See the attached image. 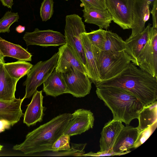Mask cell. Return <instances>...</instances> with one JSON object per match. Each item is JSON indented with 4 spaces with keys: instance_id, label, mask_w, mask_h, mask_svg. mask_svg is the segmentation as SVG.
Here are the masks:
<instances>
[{
    "instance_id": "obj_1",
    "label": "cell",
    "mask_w": 157,
    "mask_h": 157,
    "mask_svg": "<svg viewBox=\"0 0 157 157\" xmlns=\"http://www.w3.org/2000/svg\"><path fill=\"white\" fill-rule=\"evenodd\" d=\"M96 87L114 86L126 90L133 94L144 106L157 100V77L138 68L131 62L120 74L100 82Z\"/></svg>"
},
{
    "instance_id": "obj_2",
    "label": "cell",
    "mask_w": 157,
    "mask_h": 157,
    "mask_svg": "<svg viewBox=\"0 0 157 157\" xmlns=\"http://www.w3.org/2000/svg\"><path fill=\"white\" fill-rule=\"evenodd\" d=\"M71 117L69 113L58 115L28 133L24 141L13 149L26 155L52 151V145L63 134Z\"/></svg>"
},
{
    "instance_id": "obj_3",
    "label": "cell",
    "mask_w": 157,
    "mask_h": 157,
    "mask_svg": "<svg viewBox=\"0 0 157 157\" xmlns=\"http://www.w3.org/2000/svg\"><path fill=\"white\" fill-rule=\"evenodd\" d=\"M96 87L97 96L111 111L113 119L129 125L132 120L138 118L144 106L132 93L116 87Z\"/></svg>"
},
{
    "instance_id": "obj_4",
    "label": "cell",
    "mask_w": 157,
    "mask_h": 157,
    "mask_svg": "<svg viewBox=\"0 0 157 157\" xmlns=\"http://www.w3.org/2000/svg\"><path fill=\"white\" fill-rule=\"evenodd\" d=\"M96 57L100 82L118 75L131 62L130 56L125 51L112 52L102 50L97 53Z\"/></svg>"
},
{
    "instance_id": "obj_5",
    "label": "cell",
    "mask_w": 157,
    "mask_h": 157,
    "mask_svg": "<svg viewBox=\"0 0 157 157\" xmlns=\"http://www.w3.org/2000/svg\"><path fill=\"white\" fill-rule=\"evenodd\" d=\"M58 56V52L55 53L48 59L40 61L33 66L27 75L23 85L25 86L24 99L29 98L37 90L38 87L43 84L55 70Z\"/></svg>"
},
{
    "instance_id": "obj_6",
    "label": "cell",
    "mask_w": 157,
    "mask_h": 157,
    "mask_svg": "<svg viewBox=\"0 0 157 157\" xmlns=\"http://www.w3.org/2000/svg\"><path fill=\"white\" fill-rule=\"evenodd\" d=\"M86 32L85 26L79 15L72 14L66 16L64 36L66 43L75 51L86 68V61L81 35Z\"/></svg>"
},
{
    "instance_id": "obj_7",
    "label": "cell",
    "mask_w": 157,
    "mask_h": 157,
    "mask_svg": "<svg viewBox=\"0 0 157 157\" xmlns=\"http://www.w3.org/2000/svg\"><path fill=\"white\" fill-rule=\"evenodd\" d=\"M112 21L123 29H131L133 21V0H105Z\"/></svg>"
},
{
    "instance_id": "obj_8",
    "label": "cell",
    "mask_w": 157,
    "mask_h": 157,
    "mask_svg": "<svg viewBox=\"0 0 157 157\" xmlns=\"http://www.w3.org/2000/svg\"><path fill=\"white\" fill-rule=\"evenodd\" d=\"M62 73L66 85L65 94L81 98L90 93L92 82L86 74L73 67Z\"/></svg>"
},
{
    "instance_id": "obj_9",
    "label": "cell",
    "mask_w": 157,
    "mask_h": 157,
    "mask_svg": "<svg viewBox=\"0 0 157 157\" xmlns=\"http://www.w3.org/2000/svg\"><path fill=\"white\" fill-rule=\"evenodd\" d=\"M140 68L157 77V28L151 27L149 39L138 59Z\"/></svg>"
},
{
    "instance_id": "obj_10",
    "label": "cell",
    "mask_w": 157,
    "mask_h": 157,
    "mask_svg": "<svg viewBox=\"0 0 157 157\" xmlns=\"http://www.w3.org/2000/svg\"><path fill=\"white\" fill-rule=\"evenodd\" d=\"M23 39L27 46L38 45L43 47L62 46L66 43L64 36L61 33L48 29L36 28L33 32H27Z\"/></svg>"
},
{
    "instance_id": "obj_11",
    "label": "cell",
    "mask_w": 157,
    "mask_h": 157,
    "mask_svg": "<svg viewBox=\"0 0 157 157\" xmlns=\"http://www.w3.org/2000/svg\"><path fill=\"white\" fill-rule=\"evenodd\" d=\"M94 121V114L90 110L78 109L71 114V118L63 134L70 136L80 135L92 128Z\"/></svg>"
},
{
    "instance_id": "obj_12",
    "label": "cell",
    "mask_w": 157,
    "mask_h": 157,
    "mask_svg": "<svg viewBox=\"0 0 157 157\" xmlns=\"http://www.w3.org/2000/svg\"><path fill=\"white\" fill-rule=\"evenodd\" d=\"M58 52V59L55 68L57 72L63 73L73 67L87 75L85 66L69 45L66 43L61 46Z\"/></svg>"
},
{
    "instance_id": "obj_13",
    "label": "cell",
    "mask_w": 157,
    "mask_h": 157,
    "mask_svg": "<svg viewBox=\"0 0 157 157\" xmlns=\"http://www.w3.org/2000/svg\"><path fill=\"white\" fill-rule=\"evenodd\" d=\"M155 0H133V21L130 36L142 32L145 29V23L149 19V6Z\"/></svg>"
},
{
    "instance_id": "obj_14",
    "label": "cell",
    "mask_w": 157,
    "mask_h": 157,
    "mask_svg": "<svg viewBox=\"0 0 157 157\" xmlns=\"http://www.w3.org/2000/svg\"><path fill=\"white\" fill-rule=\"evenodd\" d=\"M124 126L121 121L113 119L105 124L101 133L99 151L112 150L113 147Z\"/></svg>"
},
{
    "instance_id": "obj_15",
    "label": "cell",
    "mask_w": 157,
    "mask_h": 157,
    "mask_svg": "<svg viewBox=\"0 0 157 157\" xmlns=\"http://www.w3.org/2000/svg\"><path fill=\"white\" fill-rule=\"evenodd\" d=\"M151 27V25L149 24L142 32L134 36H130L125 41L124 51L130 56L131 62L136 66H138V57L149 39Z\"/></svg>"
},
{
    "instance_id": "obj_16",
    "label": "cell",
    "mask_w": 157,
    "mask_h": 157,
    "mask_svg": "<svg viewBox=\"0 0 157 157\" xmlns=\"http://www.w3.org/2000/svg\"><path fill=\"white\" fill-rule=\"evenodd\" d=\"M42 90H36L24 114L23 123L28 126L34 125L43 120L44 116Z\"/></svg>"
},
{
    "instance_id": "obj_17",
    "label": "cell",
    "mask_w": 157,
    "mask_h": 157,
    "mask_svg": "<svg viewBox=\"0 0 157 157\" xmlns=\"http://www.w3.org/2000/svg\"><path fill=\"white\" fill-rule=\"evenodd\" d=\"M81 39L85 54L87 75L95 85L101 81L97 62L96 55L98 53L96 52L85 33L81 35Z\"/></svg>"
},
{
    "instance_id": "obj_18",
    "label": "cell",
    "mask_w": 157,
    "mask_h": 157,
    "mask_svg": "<svg viewBox=\"0 0 157 157\" xmlns=\"http://www.w3.org/2000/svg\"><path fill=\"white\" fill-rule=\"evenodd\" d=\"M24 99L20 98L12 101L0 100V121L7 122L11 126L17 123L24 115L21 107Z\"/></svg>"
},
{
    "instance_id": "obj_19",
    "label": "cell",
    "mask_w": 157,
    "mask_h": 157,
    "mask_svg": "<svg viewBox=\"0 0 157 157\" xmlns=\"http://www.w3.org/2000/svg\"><path fill=\"white\" fill-rule=\"evenodd\" d=\"M136 127L129 125L123 127L113 148V151L121 155L128 153L132 148L139 135Z\"/></svg>"
},
{
    "instance_id": "obj_20",
    "label": "cell",
    "mask_w": 157,
    "mask_h": 157,
    "mask_svg": "<svg viewBox=\"0 0 157 157\" xmlns=\"http://www.w3.org/2000/svg\"><path fill=\"white\" fill-rule=\"evenodd\" d=\"M0 64V100L12 101L15 99L16 87L18 80L11 77L3 64Z\"/></svg>"
},
{
    "instance_id": "obj_21",
    "label": "cell",
    "mask_w": 157,
    "mask_h": 157,
    "mask_svg": "<svg viewBox=\"0 0 157 157\" xmlns=\"http://www.w3.org/2000/svg\"><path fill=\"white\" fill-rule=\"evenodd\" d=\"M43 84V91L46 95L55 97L65 94L66 85L62 73L55 69Z\"/></svg>"
},
{
    "instance_id": "obj_22",
    "label": "cell",
    "mask_w": 157,
    "mask_h": 157,
    "mask_svg": "<svg viewBox=\"0 0 157 157\" xmlns=\"http://www.w3.org/2000/svg\"><path fill=\"white\" fill-rule=\"evenodd\" d=\"M82 11L85 22L96 25L99 29H107L112 21L111 16L107 10L90 8L84 9Z\"/></svg>"
},
{
    "instance_id": "obj_23",
    "label": "cell",
    "mask_w": 157,
    "mask_h": 157,
    "mask_svg": "<svg viewBox=\"0 0 157 157\" xmlns=\"http://www.w3.org/2000/svg\"><path fill=\"white\" fill-rule=\"evenodd\" d=\"M0 54L18 60L31 61L32 55L27 50L18 44L9 42L0 36Z\"/></svg>"
},
{
    "instance_id": "obj_24",
    "label": "cell",
    "mask_w": 157,
    "mask_h": 157,
    "mask_svg": "<svg viewBox=\"0 0 157 157\" xmlns=\"http://www.w3.org/2000/svg\"><path fill=\"white\" fill-rule=\"evenodd\" d=\"M137 119L139 124L136 128L139 133L157 121V101L144 106L140 113Z\"/></svg>"
},
{
    "instance_id": "obj_25",
    "label": "cell",
    "mask_w": 157,
    "mask_h": 157,
    "mask_svg": "<svg viewBox=\"0 0 157 157\" xmlns=\"http://www.w3.org/2000/svg\"><path fill=\"white\" fill-rule=\"evenodd\" d=\"M4 66L9 75L12 78L18 80L27 75L33 66L26 61L18 60L3 64Z\"/></svg>"
},
{
    "instance_id": "obj_26",
    "label": "cell",
    "mask_w": 157,
    "mask_h": 157,
    "mask_svg": "<svg viewBox=\"0 0 157 157\" xmlns=\"http://www.w3.org/2000/svg\"><path fill=\"white\" fill-rule=\"evenodd\" d=\"M125 43L117 34L106 30L105 40L103 50L112 52L124 51Z\"/></svg>"
},
{
    "instance_id": "obj_27",
    "label": "cell",
    "mask_w": 157,
    "mask_h": 157,
    "mask_svg": "<svg viewBox=\"0 0 157 157\" xmlns=\"http://www.w3.org/2000/svg\"><path fill=\"white\" fill-rule=\"evenodd\" d=\"M71 146L70 149L64 151H47L42 153L34 154L35 156H81L85 153L84 149L86 145L85 144L71 143Z\"/></svg>"
},
{
    "instance_id": "obj_28",
    "label": "cell",
    "mask_w": 157,
    "mask_h": 157,
    "mask_svg": "<svg viewBox=\"0 0 157 157\" xmlns=\"http://www.w3.org/2000/svg\"><path fill=\"white\" fill-rule=\"evenodd\" d=\"M91 43L94 48L100 52L103 50L105 40L106 30L102 29L93 30L89 33H86Z\"/></svg>"
},
{
    "instance_id": "obj_29",
    "label": "cell",
    "mask_w": 157,
    "mask_h": 157,
    "mask_svg": "<svg viewBox=\"0 0 157 157\" xmlns=\"http://www.w3.org/2000/svg\"><path fill=\"white\" fill-rule=\"evenodd\" d=\"M19 18L17 13L7 11L0 19V33H9L10 26L14 22L18 21Z\"/></svg>"
},
{
    "instance_id": "obj_30",
    "label": "cell",
    "mask_w": 157,
    "mask_h": 157,
    "mask_svg": "<svg viewBox=\"0 0 157 157\" xmlns=\"http://www.w3.org/2000/svg\"><path fill=\"white\" fill-rule=\"evenodd\" d=\"M157 121L140 132L132 148H136L144 142L152 134L156 128Z\"/></svg>"
},
{
    "instance_id": "obj_31",
    "label": "cell",
    "mask_w": 157,
    "mask_h": 157,
    "mask_svg": "<svg viewBox=\"0 0 157 157\" xmlns=\"http://www.w3.org/2000/svg\"><path fill=\"white\" fill-rule=\"evenodd\" d=\"M53 0H43L40 9V17L43 21L49 20L53 15L54 10Z\"/></svg>"
},
{
    "instance_id": "obj_32",
    "label": "cell",
    "mask_w": 157,
    "mask_h": 157,
    "mask_svg": "<svg viewBox=\"0 0 157 157\" xmlns=\"http://www.w3.org/2000/svg\"><path fill=\"white\" fill-rule=\"evenodd\" d=\"M70 137L67 134L61 135L52 145V151H64L70 149Z\"/></svg>"
},
{
    "instance_id": "obj_33",
    "label": "cell",
    "mask_w": 157,
    "mask_h": 157,
    "mask_svg": "<svg viewBox=\"0 0 157 157\" xmlns=\"http://www.w3.org/2000/svg\"><path fill=\"white\" fill-rule=\"evenodd\" d=\"M84 9L97 8L106 10L105 0H80Z\"/></svg>"
},
{
    "instance_id": "obj_34",
    "label": "cell",
    "mask_w": 157,
    "mask_h": 157,
    "mask_svg": "<svg viewBox=\"0 0 157 157\" xmlns=\"http://www.w3.org/2000/svg\"><path fill=\"white\" fill-rule=\"evenodd\" d=\"M120 154L115 153L112 150L108 151H98L97 152H90L82 155L81 156H111L114 155H120Z\"/></svg>"
},
{
    "instance_id": "obj_35",
    "label": "cell",
    "mask_w": 157,
    "mask_h": 157,
    "mask_svg": "<svg viewBox=\"0 0 157 157\" xmlns=\"http://www.w3.org/2000/svg\"><path fill=\"white\" fill-rule=\"evenodd\" d=\"M151 13L152 15V27L157 28V0H155L153 2V7Z\"/></svg>"
},
{
    "instance_id": "obj_36",
    "label": "cell",
    "mask_w": 157,
    "mask_h": 157,
    "mask_svg": "<svg viewBox=\"0 0 157 157\" xmlns=\"http://www.w3.org/2000/svg\"><path fill=\"white\" fill-rule=\"evenodd\" d=\"M11 126L7 122L0 121V133L4 131L5 129L10 128Z\"/></svg>"
},
{
    "instance_id": "obj_37",
    "label": "cell",
    "mask_w": 157,
    "mask_h": 157,
    "mask_svg": "<svg viewBox=\"0 0 157 157\" xmlns=\"http://www.w3.org/2000/svg\"><path fill=\"white\" fill-rule=\"evenodd\" d=\"M3 5L7 7L12 9L13 4V0H0Z\"/></svg>"
},
{
    "instance_id": "obj_38",
    "label": "cell",
    "mask_w": 157,
    "mask_h": 157,
    "mask_svg": "<svg viewBox=\"0 0 157 157\" xmlns=\"http://www.w3.org/2000/svg\"><path fill=\"white\" fill-rule=\"evenodd\" d=\"M25 30V27L21 25H19L16 28V30L19 33H21L24 32Z\"/></svg>"
},
{
    "instance_id": "obj_39",
    "label": "cell",
    "mask_w": 157,
    "mask_h": 157,
    "mask_svg": "<svg viewBox=\"0 0 157 157\" xmlns=\"http://www.w3.org/2000/svg\"><path fill=\"white\" fill-rule=\"evenodd\" d=\"M5 57L0 54V64L2 63H5L4 58Z\"/></svg>"
},
{
    "instance_id": "obj_40",
    "label": "cell",
    "mask_w": 157,
    "mask_h": 157,
    "mask_svg": "<svg viewBox=\"0 0 157 157\" xmlns=\"http://www.w3.org/2000/svg\"><path fill=\"white\" fill-rule=\"evenodd\" d=\"M3 147V146L0 144V151L2 150Z\"/></svg>"
},
{
    "instance_id": "obj_41",
    "label": "cell",
    "mask_w": 157,
    "mask_h": 157,
    "mask_svg": "<svg viewBox=\"0 0 157 157\" xmlns=\"http://www.w3.org/2000/svg\"><path fill=\"white\" fill-rule=\"evenodd\" d=\"M66 0V1H68V0Z\"/></svg>"
}]
</instances>
